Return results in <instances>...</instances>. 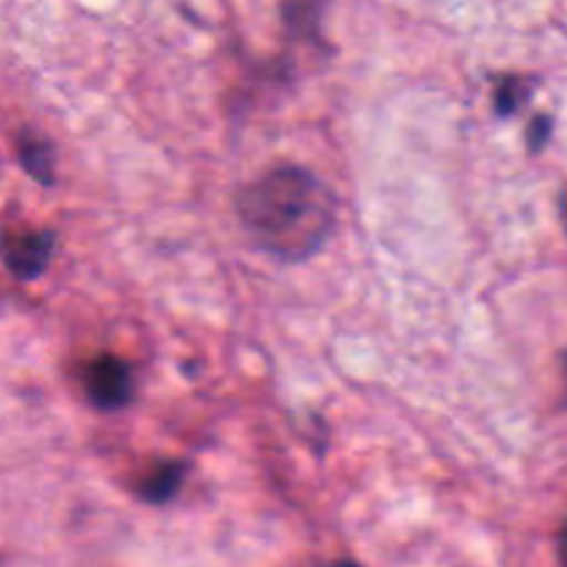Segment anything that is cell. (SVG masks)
I'll return each mask as SVG.
<instances>
[{"label": "cell", "instance_id": "obj_1", "mask_svg": "<svg viewBox=\"0 0 567 567\" xmlns=\"http://www.w3.org/2000/svg\"><path fill=\"white\" fill-rule=\"evenodd\" d=\"M237 212L250 237L281 261L318 254L334 223L331 193L298 167H278L248 184L239 193Z\"/></svg>", "mask_w": 567, "mask_h": 567}, {"label": "cell", "instance_id": "obj_2", "mask_svg": "<svg viewBox=\"0 0 567 567\" xmlns=\"http://www.w3.org/2000/svg\"><path fill=\"white\" fill-rule=\"evenodd\" d=\"M131 373L117 357H101L86 370V392L97 409H120L131 401Z\"/></svg>", "mask_w": 567, "mask_h": 567}, {"label": "cell", "instance_id": "obj_3", "mask_svg": "<svg viewBox=\"0 0 567 567\" xmlns=\"http://www.w3.org/2000/svg\"><path fill=\"white\" fill-rule=\"evenodd\" d=\"M53 250L51 234H20L3 245V259L18 278H37L48 267Z\"/></svg>", "mask_w": 567, "mask_h": 567}, {"label": "cell", "instance_id": "obj_4", "mask_svg": "<svg viewBox=\"0 0 567 567\" xmlns=\"http://www.w3.org/2000/svg\"><path fill=\"white\" fill-rule=\"evenodd\" d=\"M184 473H187V467L178 465V462L162 465L159 471H154L145 482H142L140 495L145 501H151V504H167V501L178 493V487H182Z\"/></svg>", "mask_w": 567, "mask_h": 567}, {"label": "cell", "instance_id": "obj_5", "mask_svg": "<svg viewBox=\"0 0 567 567\" xmlns=\"http://www.w3.org/2000/svg\"><path fill=\"white\" fill-rule=\"evenodd\" d=\"M20 162L25 171L42 184H51L53 178V154L48 148V142L37 140V136H23L20 140Z\"/></svg>", "mask_w": 567, "mask_h": 567}, {"label": "cell", "instance_id": "obj_6", "mask_svg": "<svg viewBox=\"0 0 567 567\" xmlns=\"http://www.w3.org/2000/svg\"><path fill=\"white\" fill-rule=\"evenodd\" d=\"M284 18L298 34L315 37L320 25V12H323V0H281Z\"/></svg>", "mask_w": 567, "mask_h": 567}, {"label": "cell", "instance_id": "obj_7", "mask_svg": "<svg viewBox=\"0 0 567 567\" xmlns=\"http://www.w3.org/2000/svg\"><path fill=\"white\" fill-rule=\"evenodd\" d=\"M517 101H520V84L517 81H504L498 90V112L512 114L517 109Z\"/></svg>", "mask_w": 567, "mask_h": 567}, {"label": "cell", "instance_id": "obj_8", "mask_svg": "<svg viewBox=\"0 0 567 567\" xmlns=\"http://www.w3.org/2000/svg\"><path fill=\"white\" fill-rule=\"evenodd\" d=\"M548 134H550L548 117H537L532 123V128H528V145H532L534 151H539L545 145V140H548Z\"/></svg>", "mask_w": 567, "mask_h": 567}, {"label": "cell", "instance_id": "obj_9", "mask_svg": "<svg viewBox=\"0 0 567 567\" xmlns=\"http://www.w3.org/2000/svg\"><path fill=\"white\" fill-rule=\"evenodd\" d=\"M561 567H567V528L561 534Z\"/></svg>", "mask_w": 567, "mask_h": 567}, {"label": "cell", "instance_id": "obj_10", "mask_svg": "<svg viewBox=\"0 0 567 567\" xmlns=\"http://www.w3.org/2000/svg\"><path fill=\"white\" fill-rule=\"evenodd\" d=\"M561 220H565V228H567V195L561 198Z\"/></svg>", "mask_w": 567, "mask_h": 567}]
</instances>
